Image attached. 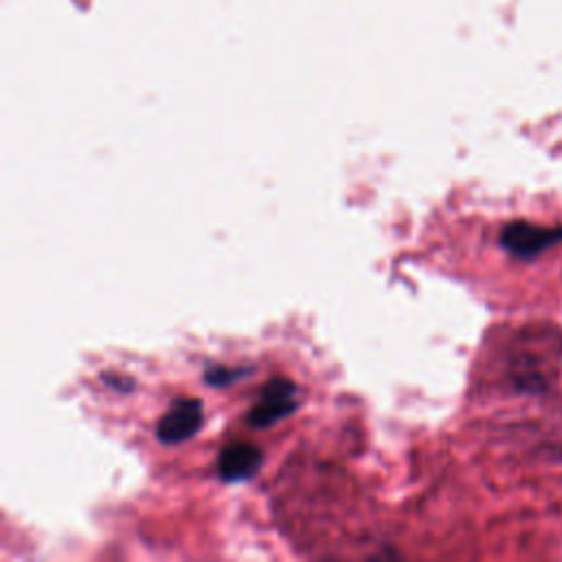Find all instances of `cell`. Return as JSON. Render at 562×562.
I'll list each match as a JSON object with an SVG mask.
<instances>
[{
  "label": "cell",
  "mask_w": 562,
  "mask_h": 562,
  "mask_svg": "<svg viewBox=\"0 0 562 562\" xmlns=\"http://www.w3.org/2000/svg\"><path fill=\"white\" fill-rule=\"evenodd\" d=\"M297 409V387L293 380L286 378H273L264 391L257 404L249 413V424L255 428L273 426L275 422L284 420Z\"/></svg>",
  "instance_id": "2"
},
{
  "label": "cell",
  "mask_w": 562,
  "mask_h": 562,
  "mask_svg": "<svg viewBox=\"0 0 562 562\" xmlns=\"http://www.w3.org/2000/svg\"><path fill=\"white\" fill-rule=\"evenodd\" d=\"M238 376H242V369L231 371V369H227V367H214V369H209V371L205 374V380L211 382V385H225V382L236 380Z\"/></svg>",
  "instance_id": "5"
},
{
  "label": "cell",
  "mask_w": 562,
  "mask_h": 562,
  "mask_svg": "<svg viewBox=\"0 0 562 562\" xmlns=\"http://www.w3.org/2000/svg\"><path fill=\"white\" fill-rule=\"evenodd\" d=\"M262 450L249 441L229 444L218 459V472L225 481H244L253 477L262 466Z\"/></svg>",
  "instance_id": "4"
},
{
  "label": "cell",
  "mask_w": 562,
  "mask_h": 562,
  "mask_svg": "<svg viewBox=\"0 0 562 562\" xmlns=\"http://www.w3.org/2000/svg\"><path fill=\"white\" fill-rule=\"evenodd\" d=\"M558 242H562V227L549 229L520 220L509 222L501 231V246L518 260H534L542 255L547 249L555 246Z\"/></svg>",
  "instance_id": "1"
},
{
  "label": "cell",
  "mask_w": 562,
  "mask_h": 562,
  "mask_svg": "<svg viewBox=\"0 0 562 562\" xmlns=\"http://www.w3.org/2000/svg\"><path fill=\"white\" fill-rule=\"evenodd\" d=\"M203 426V404L196 398L176 400L161 417L157 435L163 444H181L196 435Z\"/></svg>",
  "instance_id": "3"
}]
</instances>
